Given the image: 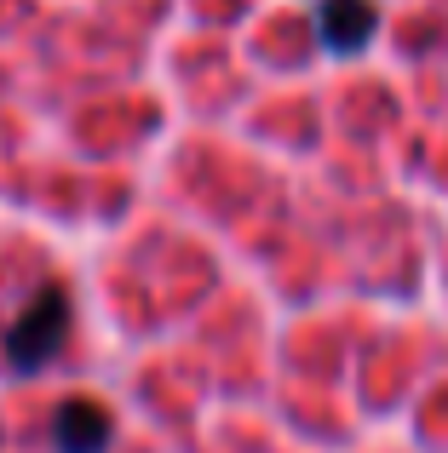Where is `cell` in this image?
Masks as SVG:
<instances>
[{"label":"cell","instance_id":"3","mask_svg":"<svg viewBox=\"0 0 448 453\" xmlns=\"http://www.w3.org/2000/svg\"><path fill=\"white\" fill-rule=\"evenodd\" d=\"M316 35L328 41V52H357V46L374 35V6L368 0H322Z\"/></svg>","mask_w":448,"mask_h":453},{"label":"cell","instance_id":"1","mask_svg":"<svg viewBox=\"0 0 448 453\" xmlns=\"http://www.w3.org/2000/svg\"><path fill=\"white\" fill-rule=\"evenodd\" d=\"M64 333H69V293L58 288V281H41V288L29 293V304H23V316L12 321V333H6L12 373L46 367L58 356V344H64Z\"/></svg>","mask_w":448,"mask_h":453},{"label":"cell","instance_id":"2","mask_svg":"<svg viewBox=\"0 0 448 453\" xmlns=\"http://www.w3.org/2000/svg\"><path fill=\"white\" fill-rule=\"evenodd\" d=\"M110 436H115L110 408L92 402V396H69L64 408L52 413V448L58 453H104Z\"/></svg>","mask_w":448,"mask_h":453}]
</instances>
